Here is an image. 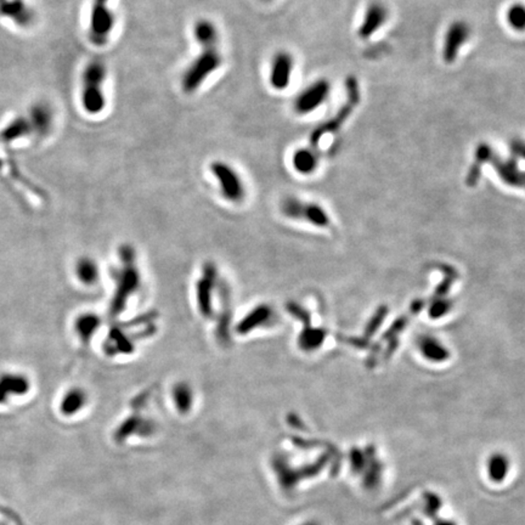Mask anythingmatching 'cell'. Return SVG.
<instances>
[{"mask_svg": "<svg viewBox=\"0 0 525 525\" xmlns=\"http://www.w3.org/2000/svg\"><path fill=\"white\" fill-rule=\"evenodd\" d=\"M388 20V10L385 5L380 3H372L368 5V9L363 16V21L359 25L358 33L363 39L368 38L377 33L385 26Z\"/></svg>", "mask_w": 525, "mask_h": 525, "instance_id": "obj_10", "label": "cell"}, {"mask_svg": "<svg viewBox=\"0 0 525 525\" xmlns=\"http://www.w3.org/2000/svg\"><path fill=\"white\" fill-rule=\"evenodd\" d=\"M110 3L111 0H91L88 38L96 47L106 45L115 30V13Z\"/></svg>", "mask_w": 525, "mask_h": 525, "instance_id": "obj_4", "label": "cell"}, {"mask_svg": "<svg viewBox=\"0 0 525 525\" xmlns=\"http://www.w3.org/2000/svg\"><path fill=\"white\" fill-rule=\"evenodd\" d=\"M331 83L326 78H319L305 86L293 101V110L299 115H307L319 110L331 94Z\"/></svg>", "mask_w": 525, "mask_h": 525, "instance_id": "obj_5", "label": "cell"}, {"mask_svg": "<svg viewBox=\"0 0 525 525\" xmlns=\"http://www.w3.org/2000/svg\"><path fill=\"white\" fill-rule=\"evenodd\" d=\"M282 213L288 218L305 220L315 225H324L329 218L320 205L312 202L299 200L297 197H287L281 203Z\"/></svg>", "mask_w": 525, "mask_h": 525, "instance_id": "obj_7", "label": "cell"}, {"mask_svg": "<svg viewBox=\"0 0 525 525\" xmlns=\"http://www.w3.org/2000/svg\"><path fill=\"white\" fill-rule=\"evenodd\" d=\"M320 152L316 149L303 146L300 149H295L292 154V166L298 174L310 175L317 169L320 164Z\"/></svg>", "mask_w": 525, "mask_h": 525, "instance_id": "obj_11", "label": "cell"}, {"mask_svg": "<svg viewBox=\"0 0 525 525\" xmlns=\"http://www.w3.org/2000/svg\"><path fill=\"white\" fill-rule=\"evenodd\" d=\"M441 525H453V524H450V523H448V521H446V523H444V524H441Z\"/></svg>", "mask_w": 525, "mask_h": 525, "instance_id": "obj_23", "label": "cell"}, {"mask_svg": "<svg viewBox=\"0 0 525 525\" xmlns=\"http://www.w3.org/2000/svg\"><path fill=\"white\" fill-rule=\"evenodd\" d=\"M193 38L200 47L220 45L218 27L210 18H198L193 23Z\"/></svg>", "mask_w": 525, "mask_h": 525, "instance_id": "obj_12", "label": "cell"}, {"mask_svg": "<svg viewBox=\"0 0 525 525\" xmlns=\"http://www.w3.org/2000/svg\"><path fill=\"white\" fill-rule=\"evenodd\" d=\"M513 149H514V154H519L521 157L525 158V144H516L514 142Z\"/></svg>", "mask_w": 525, "mask_h": 525, "instance_id": "obj_21", "label": "cell"}, {"mask_svg": "<svg viewBox=\"0 0 525 525\" xmlns=\"http://www.w3.org/2000/svg\"><path fill=\"white\" fill-rule=\"evenodd\" d=\"M506 22L514 32H525V5L514 3L506 11Z\"/></svg>", "mask_w": 525, "mask_h": 525, "instance_id": "obj_17", "label": "cell"}, {"mask_svg": "<svg viewBox=\"0 0 525 525\" xmlns=\"http://www.w3.org/2000/svg\"><path fill=\"white\" fill-rule=\"evenodd\" d=\"M28 388V380L21 375H4L0 377V404H4L9 397L26 393Z\"/></svg>", "mask_w": 525, "mask_h": 525, "instance_id": "obj_13", "label": "cell"}, {"mask_svg": "<svg viewBox=\"0 0 525 525\" xmlns=\"http://www.w3.org/2000/svg\"><path fill=\"white\" fill-rule=\"evenodd\" d=\"M470 27L465 21H456L448 26L443 42V59L446 64H453L458 54L470 40Z\"/></svg>", "mask_w": 525, "mask_h": 525, "instance_id": "obj_8", "label": "cell"}, {"mask_svg": "<svg viewBox=\"0 0 525 525\" xmlns=\"http://www.w3.org/2000/svg\"><path fill=\"white\" fill-rule=\"evenodd\" d=\"M264 1H271V0H264Z\"/></svg>", "mask_w": 525, "mask_h": 525, "instance_id": "obj_24", "label": "cell"}, {"mask_svg": "<svg viewBox=\"0 0 525 525\" xmlns=\"http://www.w3.org/2000/svg\"><path fill=\"white\" fill-rule=\"evenodd\" d=\"M86 404V394L81 389H72L64 395L61 402V412L66 416L77 414Z\"/></svg>", "mask_w": 525, "mask_h": 525, "instance_id": "obj_15", "label": "cell"}, {"mask_svg": "<svg viewBox=\"0 0 525 525\" xmlns=\"http://www.w3.org/2000/svg\"><path fill=\"white\" fill-rule=\"evenodd\" d=\"M76 273H77L79 281L86 283V285H93L98 280V265L95 264V261H91L89 258H83L77 263Z\"/></svg>", "mask_w": 525, "mask_h": 525, "instance_id": "obj_18", "label": "cell"}, {"mask_svg": "<svg viewBox=\"0 0 525 525\" xmlns=\"http://www.w3.org/2000/svg\"><path fill=\"white\" fill-rule=\"evenodd\" d=\"M52 115L47 106H35L30 111V124L33 132L45 135L52 127Z\"/></svg>", "mask_w": 525, "mask_h": 525, "instance_id": "obj_14", "label": "cell"}, {"mask_svg": "<svg viewBox=\"0 0 525 525\" xmlns=\"http://www.w3.org/2000/svg\"><path fill=\"white\" fill-rule=\"evenodd\" d=\"M302 525H320L319 523H316V521H307V523H304V524Z\"/></svg>", "mask_w": 525, "mask_h": 525, "instance_id": "obj_22", "label": "cell"}, {"mask_svg": "<svg viewBox=\"0 0 525 525\" xmlns=\"http://www.w3.org/2000/svg\"><path fill=\"white\" fill-rule=\"evenodd\" d=\"M0 516H4L5 518H8L15 525H26L25 524V521H22L21 516H18V513L13 512L11 508L5 507L3 504H0Z\"/></svg>", "mask_w": 525, "mask_h": 525, "instance_id": "obj_20", "label": "cell"}, {"mask_svg": "<svg viewBox=\"0 0 525 525\" xmlns=\"http://www.w3.org/2000/svg\"><path fill=\"white\" fill-rule=\"evenodd\" d=\"M295 59L287 50L275 52L269 64V81L271 89L275 91H285L288 89L293 72H295Z\"/></svg>", "mask_w": 525, "mask_h": 525, "instance_id": "obj_6", "label": "cell"}, {"mask_svg": "<svg viewBox=\"0 0 525 525\" xmlns=\"http://www.w3.org/2000/svg\"><path fill=\"white\" fill-rule=\"evenodd\" d=\"M0 18H9L20 27H28L35 21V11L26 0H0Z\"/></svg>", "mask_w": 525, "mask_h": 525, "instance_id": "obj_9", "label": "cell"}, {"mask_svg": "<svg viewBox=\"0 0 525 525\" xmlns=\"http://www.w3.org/2000/svg\"><path fill=\"white\" fill-rule=\"evenodd\" d=\"M210 171L217 184L222 196L230 203H241L246 198L247 190L244 179L235 166L222 161L215 159L210 162Z\"/></svg>", "mask_w": 525, "mask_h": 525, "instance_id": "obj_3", "label": "cell"}, {"mask_svg": "<svg viewBox=\"0 0 525 525\" xmlns=\"http://www.w3.org/2000/svg\"><path fill=\"white\" fill-rule=\"evenodd\" d=\"M106 77L107 69L103 61L91 60L86 64L81 74V103L88 115H100L106 108Z\"/></svg>", "mask_w": 525, "mask_h": 525, "instance_id": "obj_2", "label": "cell"}, {"mask_svg": "<svg viewBox=\"0 0 525 525\" xmlns=\"http://www.w3.org/2000/svg\"><path fill=\"white\" fill-rule=\"evenodd\" d=\"M98 324H100V320L98 317L93 315V314H86L77 319L76 321V332L78 333V336L81 337V341H89L90 337L94 334L96 329H98Z\"/></svg>", "mask_w": 525, "mask_h": 525, "instance_id": "obj_16", "label": "cell"}, {"mask_svg": "<svg viewBox=\"0 0 525 525\" xmlns=\"http://www.w3.org/2000/svg\"><path fill=\"white\" fill-rule=\"evenodd\" d=\"M201 50L185 67L180 77V88L185 94H195L201 89L210 76L217 72L222 64L224 56L219 47H200Z\"/></svg>", "mask_w": 525, "mask_h": 525, "instance_id": "obj_1", "label": "cell"}, {"mask_svg": "<svg viewBox=\"0 0 525 525\" xmlns=\"http://www.w3.org/2000/svg\"><path fill=\"white\" fill-rule=\"evenodd\" d=\"M509 465L504 456H494L489 462V478L492 482H501L507 475Z\"/></svg>", "mask_w": 525, "mask_h": 525, "instance_id": "obj_19", "label": "cell"}]
</instances>
